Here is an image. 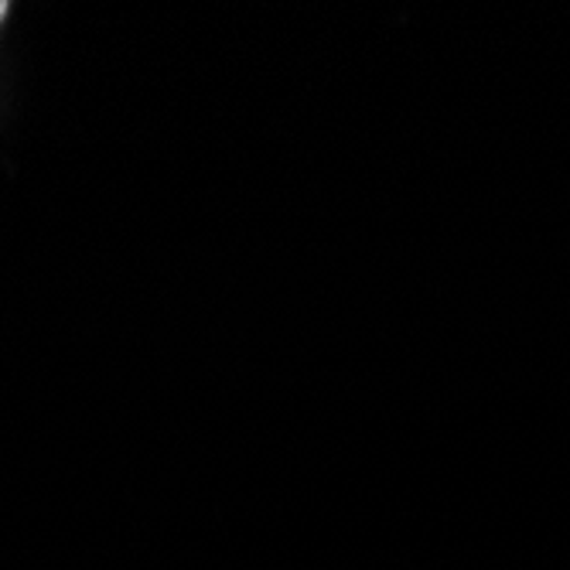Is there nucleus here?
Masks as SVG:
<instances>
[{
    "label": "nucleus",
    "instance_id": "nucleus-1",
    "mask_svg": "<svg viewBox=\"0 0 570 570\" xmlns=\"http://www.w3.org/2000/svg\"><path fill=\"white\" fill-rule=\"evenodd\" d=\"M4 14H8V4H4V0H0V21H4Z\"/></svg>",
    "mask_w": 570,
    "mask_h": 570
}]
</instances>
